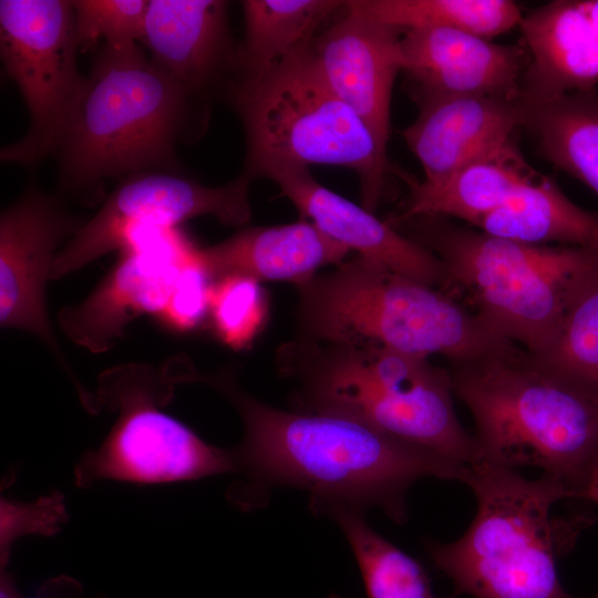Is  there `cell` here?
<instances>
[{
    "label": "cell",
    "mask_w": 598,
    "mask_h": 598,
    "mask_svg": "<svg viewBox=\"0 0 598 598\" xmlns=\"http://www.w3.org/2000/svg\"><path fill=\"white\" fill-rule=\"evenodd\" d=\"M417 106V117L402 131V137L426 183L440 182L496 151L522 127L519 97H441Z\"/></svg>",
    "instance_id": "obj_18"
},
{
    "label": "cell",
    "mask_w": 598,
    "mask_h": 598,
    "mask_svg": "<svg viewBox=\"0 0 598 598\" xmlns=\"http://www.w3.org/2000/svg\"><path fill=\"white\" fill-rule=\"evenodd\" d=\"M311 45L260 80L230 90L226 101L245 133L240 174L254 182L311 165L346 167L359 177L362 206L374 213L384 194L388 154L322 79Z\"/></svg>",
    "instance_id": "obj_7"
},
{
    "label": "cell",
    "mask_w": 598,
    "mask_h": 598,
    "mask_svg": "<svg viewBox=\"0 0 598 598\" xmlns=\"http://www.w3.org/2000/svg\"><path fill=\"white\" fill-rule=\"evenodd\" d=\"M271 181L280 195L295 205L300 218L313 223L350 250L429 286L444 283L443 264L433 251L363 206L321 185L309 168L286 171Z\"/></svg>",
    "instance_id": "obj_17"
},
{
    "label": "cell",
    "mask_w": 598,
    "mask_h": 598,
    "mask_svg": "<svg viewBox=\"0 0 598 598\" xmlns=\"http://www.w3.org/2000/svg\"><path fill=\"white\" fill-rule=\"evenodd\" d=\"M538 174L513 140L436 183L420 182L401 173L410 198L401 215L391 220L455 217L475 226Z\"/></svg>",
    "instance_id": "obj_21"
},
{
    "label": "cell",
    "mask_w": 598,
    "mask_h": 598,
    "mask_svg": "<svg viewBox=\"0 0 598 598\" xmlns=\"http://www.w3.org/2000/svg\"><path fill=\"white\" fill-rule=\"evenodd\" d=\"M475 227L486 235L525 244L559 243L598 250V215L574 204L542 174Z\"/></svg>",
    "instance_id": "obj_23"
},
{
    "label": "cell",
    "mask_w": 598,
    "mask_h": 598,
    "mask_svg": "<svg viewBox=\"0 0 598 598\" xmlns=\"http://www.w3.org/2000/svg\"><path fill=\"white\" fill-rule=\"evenodd\" d=\"M121 251L94 290L58 317L65 334L94 353L111 349L136 317L164 312L196 249L171 229Z\"/></svg>",
    "instance_id": "obj_13"
},
{
    "label": "cell",
    "mask_w": 598,
    "mask_h": 598,
    "mask_svg": "<svg viewBox=\"0 0 598 598\" xmlns=\"http://www.w3.org/2000/svg\"><path fill=\"white\" fill-rule=\"evenodd\" d=\"M194 257L182 269L169 302L157 318L167 328L184 332L195 328L208 313L213 281Z\"/></svg>",
    "instance_id": "obj_30"
},
{
    "label": "cell",
    "mask_w": 598,
    "mask_h": 598,
    "mask_svg": "<svg viewBox=\"0 0 598 598\" xmlns=\"http://www.w3.org/2000/svg\"><path fill=\"white\" fill-rule=\"evenodd\" d=\"M297 338L471 362L514 348L446 293L361 255L297 286Z\"/></svg>",
    "instance_id": "obj_5"
},
{
    "label": "cell",
    "mask_w": 598,
    "mask_h": 598,
    "mask_svg": "<svg viewBox=\"0 0 598 598\" xmlns=\"http://www.w3.org/2000/svg\"><path fill=\"white\" fill-rule=\"evenodd\" d=\"M329 598H342V597H340L338 595H331Z\"/></svg>",
    "instance_id": "obj_33"
},
{
    "label": "cell",
    "mask_w": 598,
    "mask_h": 598,
    "mask_svg": "<svg viewBox=\"0 0 598 598\" xmlns=\"http://www.w3.org/2000/svg\"><path fill=\"white\" fill-rule=\"evenodd\" d=\"M349 248L332 239L313 223L298 221L243 228L205 249L197 260L215 282L230 276L260 281H289L296 286L323 267L339 265Z\"/></svg>",
    "instance_id": "obj_20"
},
{
    "label": "cell",
    "mask_w": 598,
    "mask_h": 598,
    "mask_svg": "<svg viewBox=\"0 0 598 598\" xmlns=\"http://www.w3.org/2000/svg\"><path fill=\"white\" fill-rule=\"evenodd\" d=\"M72 8L81 52L100 41L120 45L142 40L147 0H73Z\"/></svg>",
    "instance_id": "obj_29"
},
{
    "label": "cell",
    "mask_w": 598,
    "mask_h": 598,
    "mask_svg": "<svg viewBox=\"0 0 598 598\" xmlns=\"http://www.w3.org/2000/svg\"><path fill=\"white\" fill-rule=\"evenodd\" d=\"M251 184L243 174L214 187L182 172L127 175L58 251L51 279H60L110 251L142 243L195 217L208 215L226 226L244 227L251 218Z\"/></svg>",
    "instance_id": "obj_11"
},
{
    "label": "cell",
    "mask_w": 598,
    "mask_h": 598,
    "mask_svg": "<svg viewBox=\"0 0 598 598\" xmlns=\"http://www.w3.org/2000/svg\"><path fill=\"white\" fill-rule=\"evenodd\" d=\"M175 383L178 360L162 369L126 364L103 373L95 400L118 415L101 445L76 464L79 487L99 480L162 484L237 471L233 450L209 444L161 410Z\"/></svg>",
    "instance_id": "obj_9"
},
{
    "label": "cell",
    "mask_w": 598,
    "mask_h": 598,
    "mask_svg": "<svg viewBox=\"0 0 598 598\" xmlns=\"http://www.w3.org/2000/svg\"><path fill=\"white\" fill-rule=\"evenodd\" d=\"M209 107L165 75L138 47L103 44L55 152L63 189L95 199L105 178L181 172L179 143L198 138Z\"/></svg>",
    "instance_id": "obj_2"
},
{
    "label": "cell",
    "mask_w": 598,
    "mask_h": 598,
    "mask_svg": "<svg viewBox=\"0 0 598 598\" xmlns=\"http://www.w3.org/2000/svg\"><path fill=\"white\" fill-rule=\"evenodd\" d=\"M208 315L217 337L234 349L250 343L267 316V301L258 281L230 276L213 282Z\"/></svg>",
    "instance_id": "obj_28"
},
{
    "label": "cell",
    "mask_w": 598,
    "mask_h": 598,
    "mask_svg": "<svg viewBox=\"0 0 598 598\" xmlns=\"http://www.w3.org/2000/svg\"><path fill=\"white\" fill-rule=\"evenodd\" d=\"M53 196L30 186L0 215V323L40 338L76 379L60 349L45 305L56 249L82 227ZM79 393L84 394L80 384Z\"/></svg>",
    "instance_id": "obj_12"
},
{
    "label": "cell",
    "mask_w": 598,
    "mask_h": 598,
    "mask_svg": "<svg viewBox=\"0 0 598 598\" xmlns=\"http://www.w3.org/2000/svg\"><path fill=\"white\" fill-rule=\"evenodd\" d=\"M528 64L519 97L536 102L598 85V0H554L519 22Z\"/></svg>",
    "instance_id": "obj_19"
},
{
    "label": "cell",
    "mask_w": 598,
    "mask_h": 598,
    "mask_svg": "<svg viewBox=\"0 0 598 598\" xmlns=\"http://www.w3.org/2000/svg\"><path fill=\"white\" fill-rule=\"evenodd\" d=\"M278 362L297 383L293 410L351 419L464 466L482 458L457 419L451 374L427 358L296 338Z\"/></svg>",
    "instance_id": "obj_3"
},
{
    "label": "cell",
    "mask_w": 598,
    "mask_h": 598,
    "mask_svg": "<svg viewBox=\"0 0 598 598\" xmlns=\"http://www.w3.org/2000/svg\"><path fill=\"white\" fill-rule=\"evenodd\" d=\"M463 483L476 498L471 525L452 543L427 544L434 566L453 581L456 594L578 598L564 588L557 559L586 519L551 516L556 503L574 498L570 486L545 473L529 480L483 458L467 466Z\"/></svg>",
    "instance_id": "obj_4"
},
{
    "label": "cell",
    "mask_w": 598,
    "mask_h": 598,
    "mask_svg": "<svg viewBox=\"0 0 598 598\" xmlns=\"http://www.w3.org/2000/svg\"><path fill=\"white\" fill-rule=\"evenodd\" d=\"M237 409L244 439L235 448L237 471L255 482L308 491L316 513L329 505L364 512L381 507L405 519L404 496L417 480L463 482L467 466L408 444L343 416L269 405L243 391L231 371L196 377Z\"/></svg>",
    "instance_id": "obj_1"
},
{
    "label": "cell",
    "mask_w": 598,
    "mask_h": 598,
    "mask_svg": "<svg viewBox=\"0 0 598 598\" xmlns=\"http://www.w3.org/2000/svg\"><path fill=\"white\" fill-rule=\"evenodd\" d=\"M78 52L72 1H0L3 70L30 118L23 137L1 148V162L31 167L55 154L85 87Z\"/></svg>",
    "instance_id": "obj_10"
},
{
    "label": "cell",
    "mask_w": 598,
    "mask_h": 598,
    "mask_svg": "<svg viewBox=\"0 0 598 598\" xmlns=\"http://www.w3.org/2000/svg\"><path fill=\"white\" fill-rule=\"evenodd\" d=\"M440 256L444 283L464 291L476 313L511 342L539 357L553 341L573 300L598 274V250L532 245L413 217ZM402 221V220H399Z\"/></svg>",
    "instance_id": "obj_8"
},
{
    "label": "cell",
    "mask_w": 598,
    "mask_h": 598,
    "mask_svg": "<svg viewBox=\"0 0 598 598\" xmlns=\"http://www.w3.org/2000/svg\"><path fill=\"white\" fill-rule=\"evenodd\" d=\"M320 513L333 518L344 534L368 598H439L423 565L377 533L364 512L329 505L316 512Z\"/></svg>",
    "instance_id": "obj_25"
},
{
    "label": "cell",
    "mask_w": 598,
    "mask_h": 598,
    "mask_svg": "<svg viewBox=\"0 0 598 598\" xmlns=\"http://www.w3.org/2000/svg\"><path fill=\"white\" fill-rule=\"evenodd\" d=\"M350 3L401 32L444 28L492 39L519 25L523 18L519 6L511 0H351Z\"/></svg>",
    "instance_id": "obj_26"
},
{
    "label": "cell",
    "mask_w": 598,
    "mask_h": 598,
    "mask_svg": "<svg viewBox=\"0 0 598 598\" xmlns=\"http://www.w3.org/2000/svg\"><path fill=\"white\" fill-rule=\"evenodd\" d=\"M575 498L598 504V461L592 465L586 478L576 491Z\"/></svg>",
    "instance_id": "obj_31"
},
{
    "label": "cell",
    "mask_w": 598,
    "mask_h": 598,
    "mask_svg": "<svg viewBox=\"0 0 598 598\" xmlns=\"http://www.w3.org/2000/svg\"><path fill=\"white\" fill-rule=\"evenodd\" d=\"M454 394L475 423L482 458L530 465L574 492L598 461V398L515 348L455 363Z\"/></svg>",
    "instance_id": "obj_6"
},
{
    "label": "cell",
    "mask_w": 598,
    "mask_h": 598,
    "mask_svg": "<svg viewBox=\"0 0 598 598\" xmlns=\"http://www.w3.org/2000/svg\"><path fill=\"white\" fill-rule=\"evenodd\" d=\"M533 359L598 398V274L573 300L548 348Z\"/></svg>",
    "instance_id": "obj_27"
},
{
    "label": "cell",
    "mask_w": 598,
    "mask_h": 598,
    "mask_svg": "<svg viewBox=\"0 0 598 598\" xmlns=\"http://www.w3.org/2000/svg\"><path fill=\"white\" fill-rule=\"evenodd\" d=\"M520 103L522 127L535 138L539 153L598 195V93Z\"/></svg>",
    "instance_id": "obj_24"
},
{
    "label": "cell",
    "mask_w": 598,
    "mask_h": 598,
    "mask_svg": "<svg viewBox=\"0 0 598 598\" xmlns=\"http://www.w3.org/2000/svg\"><path fill=\"white\" fill-rule=\"evenodd\" d=\"M0 598H22L17 590L12 576L2 568L0 578Z\"/></svg>",
    "instance_id": "obj_32"
},
{
    "label": "cell",
    "mask_w": 598,
    "mask_h": 598,
    "mask_svg": "<svg viewBox=\"0 0 598 598\" xmlns=\"http://www.w3.org/2000/svg\"><path fill=\"white\" fill-rule=\"evenodd\" d=\"M402 72L417 103L441 97L515 100L528 64L524 45L444 28L413 29L400 39Z\"/></svg>",
    "instance_id": "obj_16"
},
{
    "label": "cell",
    "mask_w": 598,
    "mask_h": 598,
    "mask_svg": "<svg viewBox=\"0 0 598 598\" xmlns=\"http://www.w3.org/2000/svg\"><path fill=\"white\" fill-rule=\"evenodd\" d=\"M594 598H598V594Z\"/></svg>",
    "instance_id": "obj_34"
},
{
    "label": "cell",
    "mask_w": 598,
    "mask_h": 598,
    "mask_svg": "<svg viewBox=\"0 0 598 598\" xmlns=\"http://www.w3.org/2000/svg\"><path fill=\"white\" fill-rule=\"evenodd\" d=\"M401 34L344 1L311 45L322 79L361 117L386 154L392 90L402 72Z\"/></svg>",
    "instance_id": "obj_14"
},
{
    "label": "cell",
    "mask_w": 598,
    "mask_h": 598,
    "mask_svg": "<svg viewBox=\"0 0 598 598\" xmlns=\"http://www.w3.org/2000/svg\"><path fill=\"white\" fill-rule=\"evenodd\" d=\"M343 4L341 0L241 1L244 37L230 90L260 80L310 45L319 28Z\"/></svg>",
    "instance_id": "obj_22"
},
{
    "label": "cell",
    "mask_w": 598,
    "mask_h": 598,
    "mask_svg": "<svg viewBox=\"0 0 598 598\" xmlns=\"http://www.w3.org/2000/svg\"><path fill=\"white\" fill-rule=\"evenodd\" d=\"M224 0H150L141 42L152 62L193 99L209 107L227 99L238 43Z\"/></svg>",
    "instance_id": "obj_15"
}]
</instances>
